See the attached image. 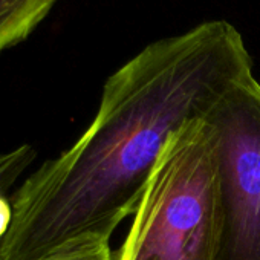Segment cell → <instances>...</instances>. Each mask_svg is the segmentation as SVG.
Listing matches in <instances>:
<instances>
[{
  "label": "cell",
  "instance_id": "6da1fadb",
  "mask_svg": "<svg viewBox=\"0 0 260 260\" xmlns=\"http://www.w3.org/2000/svg\"><path fill=\"white\" fill-rule=\"evenodd\" d=\"M248 75L251 55L226 20L146 46L107 78L96 116L80 140L14 191L0 260H37L109 242L135 214L169 138Z\"/></svg>",
  "mask_w": 260,
  "mask_h": 260
},
{
  "label": "cell",
  "instance_id": "7a4b0ae2",
  "mask_svg": "<svg viewBox=\"0 0 260 260\" xmlns=\"http://www.w3.org/2000/svg\"><path fill=\"white\" fill-rule=\"evenodd\" d=\"M216 242L214 135L201 116L169 138L118 260H213Z\"/></svg>",
  "mask_w": 260,
  "mask_h": 260
},
{
  "label": "cell",
  "instance_id": "3957f363",
  "mask_svg": "<svg viewBox=\"0 0 260 260\" xmlns=\"http://www.w3.org/2000/svg\"><path fill=\"white\" fill-rule=\"evenodd\" d=\"M217 164L213 260H260V83L248 75L205 113Z\"/></svg>",
  "mask_w": 260,
  "mask_h": 260
},
{
  "label": "cell",
  "instance_id": "277c9868",
  "mask_svg": "<svg viewBox=\"0 0 260 260\" xmlns=\"http://www.w3.org/2000/svg\"><path fill=\"white\" fill-rule=\"evenodd\" d=\"M58 0H0V52L23 42Z\"/></svg>",
  "mask_w": 260,
  "mask_h": 260
},
{
  "label": "cell",
  "instance_id": "5b68a950",
  "mask_svg": "<svg viewBox=\"0 0 260 260\" xmlns=\"http://www.w3.org/2000/svg\"><path fill=\"white\" fill-rule=\"evenodd\" d=\"M34 158L36 150L28 144L7 153H0V246L13 222V204L8 193L31 166Z\"/></svg>",
  "mask_w": 260,
  "mask_h": 260
},
{
  "label": "cell",
  "instance_id": "8992f818",
  "mask_svg": "<svg viewBox=\"0 0 260 260\" xmlns=\"http://www.w3.org/2000/svg\"><path fill=\"white\" fill-rule=\"evenodd\" d=\"M37 260H112V252L107 240H98L61 249Z\"/></svg>",
  "mask_w": 260,
  "mask_h": 260
}]
</instances>
